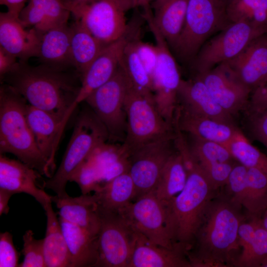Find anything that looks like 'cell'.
I'll use <instances>...</instances> for the list:
<instances>
[{"instance_id": "cell-11", "label": "cell", "mask_w": 267, "mask_h": 267, "mask_svg": "<svg viewBox=\"0 0 267 267\" xmlns=\"http://www.w3.org/2000/svg\"><path fill=\"white\" fill-rule=\"evenodd\" d=\"M175 136L146 143L128 152V172L134 184L135 200L155 188L165 164L177 151Z\"/></svg>"}, {"instance_id": "cell-28", "label": "cell", "mask_w": 267, "mask_h": 267, "mask_svg": "<svg viewBox=\"0 0 267 267\" xmlns=\"http://www.w3.org/2000/svg\"><path fill=\"white\" fill-rule=\"evenodd\" d=\"M70 61L80 79L106 44L93 36L79 21L70 25Z\"/></svg>"}, {"instance_id": "cell-6", "label": "cell", "mask_w": 267, "mask_h": 267, "mask_svg": "<svg viewBox=\"0 0 267 267\" xmlns=\"http://www.w3.org/2000/svg\"><path fill=\"white\" fill-rule=\"evenodd\" d=\"M231 23L223 0H188L184 26L173 50L191 62L203 44Z\"/></svg>"}, {"instance_id": "cell-27", "label": "cell", "mask_w": 267, "mask_h": 267, "mask_svg": "<svg viewBox=\"0 0 267 267\" xmlns=\"http://www.w3.org/2000/svg\"><path fill=\"white\" fill-rule=\"evenodd\" d=\"M71 30L65 24L43 33L37 57L42 64L62 69L71 66Z\"/></svg>"}, {"instance_id": "cell-37", "label": "cell", "mask_w": 267, "mask_h": 267, "mask_svg": "<svg viewBox=\"0 0 267 267\" xmlns=\"http://www.w3.org/2000/svg\"><path fill=\"white\" fill-rule=\"evenodd\" d=\"M189 137V141L187 140L189 149L199 165L233 162L235 160L228 148L224 145L191 135Z\"/></svg>"}, {"instance_id": "cell-46", "label": "cell", "mask_w": 267, "mask_h": 267, "mask_svg": "<svg viewBox=\"0 0 267 267\" xmlns=\"http://www.w3.org/2000/svg\"><path fill=\"white\" fill-rule=\"evenodd\" d=\"M267 107V78L251 93L246 109L256 110Z\"/></svg>"}, {"instance_id": "cell-50", "label": "cell", "mask_w": 267, "mask_h": 267, "mask_svg": "<svg viewBox=\"0 0 267 267\" xmlns=\"http://www.w3.org/2000/svg\"><path fill=\"white\" fill-rule=\"evenodd\" d=\"M13 194L5 190L0 189V215L7 214L9 210L8 202Z\"/></svg>"}, {"instance_id": "cell-8", "label": "cell", "mask_w": 267, "mask_h": 267, "mask_svg": "<svg viewBox=\"0 0 267 267\" xmlns=\"http://www.w3.org/2000/svg\"><path fill=\"white\" fill-rule=\"evenodd\" d=\"M143 16L154 37L158 51L157 66L151 79L154 103L165 120L173 125L182 79L170 46L154 22L151 10H144Z\"/></svg>"}, {"instance_id": "cell-23", "label": "cell", "mask_w": 267, "mask_h": 267, "mask_svg": "<svg viewBox=\"0 0 267 267\" xmlns=\"http://www.w3.org/2000/svg\"><path fill=\"white\" fill-rule=\"evenodd\" d=\"M59 209V218L79 226L94 236H98L101 218L98 205L93 195L82 194L72 197L67 195L52 197Z\"/></svg>"}, {"instance_id": "cell-38", "label": "cell", "mask_w": 267, "mask_h": 267, "mask_svg": "<svg viewBox=\"0 0 267 267\" xmlns=\"http://www.w3.org/2000/svg\"><path fill=\"white\" fill-rule=\"evenodd\" d=\"M260 219L257 220L252 242L241 252L235 267H260L261 262L267 256V230L262 225Z\"/></svg>"}, {"instance_id": "cell-47", "label": "cell", "mask_w": 267, "mask_h": 267, "mask_svg": "<svg viewBox=\"0 0 267 267\" xmlns=\"http://www.w3.org/2000/svg\"><path fill=\"white\" fill-rule=\"evenodd\" d=\"M17 58L0 47V80L17 65Z\"/></svg>"}, {"instance_id": "cell-12", "label": "cell", "mask_w": 267, "mask_h": 267, "mask_svg": "<svg viewBox=\"0 0 267 267\" xmlns=\"http://www.w3.org/2000/svg\"><path fill=\"white\" fill-rule=\"evenodd\" d=\"M99 211L101 226L96 267H128L134 244L135 230L119 214L99 208Z\"/></svg>"}, {"instance_id": "cell-25", "label": "cell", "mask_w": 267, "mask_h": 267, "mask_svg": "<svg viewBox=\"0 0 267 267\" xmlns=\"http://www.w3.org/2000/svg\"><path fill=\"white\" fill-rule=\"evenodd\" d=\"M70 14L62 0H29L19 18L25 27H32L42 34L67 24Z\"/></svg>"}, {"instance_id": "cell-24", "label": "cell", "mask_w": 267, "mask_h": 267, "mask_svg": "<svg viewBox=\"0 0 267 267\" xmlns=\"http://www.w3.org/2000/svg\"><path fill=\"white\" fill-rule=\"evenodd\" d=\"M128 267H192L187 255L178 248L169 249L150 243L138 232Z\"/></svg>"}, {"instance_id": "cell-3", "label": "cell", "mask_w": 267, "mask_h": 267, "mask_svg": "<svg viewBox=\"0 0 267 267\" xmlns=\"http://www.w3.org/2000/svg\"><path fill=\"white\" fill-rule=\"evenodd\" d=\"M186 173L183 189L164 205L169 236L174 246L188 255L217 190L212 187L199 164Z\"/></svg>"}, {"instance_id": "cell-43", "label": "cell", "mask_w": 267, "mask_h": 267, "mask_svg": "<svg viewBox=\"0 0 267 267\" xmlns=\"http://www.w3.org/2000/svg\"><path fill=\"white\" fill-rule=\"evenodd\" d=\"M245 111L251 135L267 148V107L256 110Z\"/></svg>"}, {"instance_id": "cell-2", "label": "cell", "mask_w": 267, "mask_h": 267, "mask_svg": "<svg viewBox=\"0 0 267 267\" xmlns=\"http://www.w3.org/2000/svg\"><path fill=\"white\" fill-rule=\"evenodd\" d=\"M240 209L225 197L211 202L197 233L192 267H235L241 254L238 229L245 219Z\"/></svg>"}, {"instance_id": "cell-29", "label": "cell", "mask_w": 267, "mask_h": 267, "mask_svg": "<svg viewBox=\"0 0 267 267\" xmlns=\"http://www.w3.org/2000/svg\"><path fill=\"white\" fill-rule=\"evenodd\" d=\"M188 2V0H159L153 2V20L172 49L183 29Z\"/></svg>"}, {"instance_id": "cell-32", "label": "cell", "mask_w": 267, "mask_h": 267, "mask_svg": "<svg viewBox=\"0 0 267 267\" xmlns=\"http://www.w3.org/2000/svg\"><path fill=\"white\" fill-rule=\"evenodd\" d=\"M186 180L187 173L181 156L177 149L165 164L153 191L165 205L183 189Z\"/></svg>"}, {"instance_id": "cell-7", "label": "cell", "mask_w": 267, "mask_h": 267, "mask_svg": "<svg viewBox=\"0 0 267 267\" xmlns=\"http://www.w3.org/2000/svg\"><path fill=\"white\" fill-rule=\"evenodd\" d=\"M128 83L124 104L127 131L122 143L127 151L174 136V125L167 122L162 117L154 100L136 90L129 81Z\"/></svg>"}, {"instance_id": "cell-45", "label": "cell", "mask_w": 267, "mask_h": 267, "mask_svg": "<svg viewBox=\"0 0 267 267\" xmlns=\"http://www.w3.org/2000/svg\"><path fill=\"white\" fill-rule=\"evenodd\" d=\"M19 254L15 248L12 234L7 232L0 234V267H19Z\"/></svg>"}, {"instance_id": "cell-44", "label": "cell", "mask_w": 267, "mask_h": 267, "mask_svg": "<svg viewBox=\"0 0 267 267\" xmlns=\"http://www.w3.org/2000/svg\"><path fill=\"white\" fill-rule=\"evenodd\" d=\"M137 34L134 38L135 48L141 61L151 79L158 61L157 49L155 45L141 41L138 38Z\"/></svg>"}, {"instance_id": "cell-20", "label": "cell", "mask_w": 267, "mask_h": 267, "mask_svg": "<svg viewBox=\"0 0 267 267\" xmlns=\"http://www.w3.org/2000/svg\"><path fill=\"white\" fill-rule=\"evenodd\" d=\"M41 35L34 28L26 29L18 16L8 11L0 13V47L19 61L37 57Z\"/></svg>"}, {"instance_id": "cell-31", "label": "cell", "mask_w": 267, "mask_h": 267, "mask_svg": "<svg viewBox=\"0 0 267 267\" xmlns=\"http://www.w3.org/2000/svg\"><path fill=\"white\" fill-rule=\"evenodd\" d=\"M46 226L44 239V252L46 267H71L70 255L59 218L51 202L44 207Z\"/></svg>"}, {"instance_id": "cell-51", "label": "cell", "mask_w": 267, "mask_h": 267, "mask_svg": "<svg viewBox=\"0 0 267 267\" xmlns=\"http://www.w3.org/2000/svg\"><path fill=\"white\" fill-rule=\"evenodd\" d=\"M66 6L69 8V7L88 4L98 0H62Z\"/></svg>"}, {"instance_id": "cell-30", "label": "cell", "mask_w": 267, "mask_h": 267, "mask_svg": "<svg viewBox=\"0 0 267 267\" xmlns=\"http://www.w3.org/2000/svg\"><path fill=\"white\" fill-rule=\"evenodd\" d=\"M94 195L100 209L120 214L135 198V188L127 171L102 184Z\"/></svg>"}, {"instance_id": "cell-35", "label": "cell", "mask_w": 267, "mask_h": 267, "mask_svg": "<svg viewBox=\"0 0 267 267\" xmlns=\"http://www.w3.org/2000/svg\"><path fill=\"white\" fill-rule=\"evenodd\" d=\"M226 13L230 23L244 22L267 30V0H230Z\"/></svg>"}, {"instance_id": "cell-14", "label": "cell", "mask_w": 267, "mask_h": 267, "mask_svg": "<svg viewBox=\"0 0 267 267\" xmlns=\"http://www.w3.org/2000/svg\"><path fill=\"white\" fill-rule=\"evenodd\" d=\"M119 214L150 243L169 249L176 248L166 228L165 206L153 191L131 202Z\"/></svg>"}, {"instance_id": "cell-22", "label": "cell", "mask_w": 267, "mask_h": 267, "mask_svg": "<svg viewBox=\"0 0 267 267\" xmlns=\"http://www.w3.org/2000/svg\"><path fill=\"white\" fill-rule=\"evenodd\" d=\"M178 94V105L199 115L234 125L233 116L218 104L199 79H181Z\"/></svg>"}, {"instance_id": "cell-18", "label": "cell", "mask_w": 267, "mask_h": 267, "mask_svg": "<svg viewBox=\"0 0 267 267\" xmlns=\"http://www.w3.org/2000/svg\"><path fill=\"white\" fill-rule=\"evenodd\" d=\"M37 170L21 161L10 159L0 154V189L13 194L25 193L33 197L44 207L52 202V197L38 184L41 178Z\"/></svg>"}, {"instance_id": "cell-17", "label": "cell", "mask_w": 267, "mask_h": 267, "mask_svg": "<svg viewBox=\"0 0 267 267\" xmlns=\"http://www.w3.org/2000/svg\"><path fill=\"white\" fill-rule=\"evenodd\" d=\"M222 63L252 92L267 78V33L253 40L234 58Z\"/></svg>"}, {"instance_id": "cell-49", "label": "cell", "mask_w": 267, "mask_h": 267, "mask_svg": "<svg viewBox=\"0 0 267 267\" xmlns=\"http://www.w3.org/2000/svg\"><path fill=\"white\" fill-rule=\"evenodd\" d=\"M126 11L139 7H144L149 5L150 3L159 0H120Z\"/></svg>"}, {"instance_id": "cell-52", "label": "cell", "mask_w": 267, "mask_h": 267, "mask_svg": "<svg viewBox=\"0 0 267 267\" xmlns=\"http://www.w3.org/2000/svg\"><path fill=\"white\" fill-rule=\"evenodd\" d=\"M260 222L263 226L267 230V209L262 216Z\"/></svg>"}, {"instance_id": "cell-19", "label": "cell", "mask_w": 267, "mask_h": 267, "mask_svg": "<svg viewBox=\"0 0 267 267\" xmlns=\"http://www.w3.org/2000/svg\"><path fill=\"white\" fill-rule=\"evenodd\" d=\"M174 123L183 133L198 138L216 142L226 147L241 133L234 124L199 115L178 104Z\"/></svg>"}, {"instance_id": "cell-1", "label": "cell", "mask_w": 267, "mask_h": 267, "mask_svg": "<svg viewBox=\"0 0 267 267\" xmlns=\"http://www.w3.org/2000/svg\"><path fill=\"white\" fill-rule=\"evenodd\" d=\"M77 77L65 69L42 63L34 66L19 61L0 81L30 105L56 117L63 132L80 89Z\"/></svg>"}, {"instance_id": "cell-9", "label": "cell", "mask_w": 267, "mask_h": 267, "mask_svg": "<svg viewBox=\"0 0 267 267\" xmlns=\"http://www.w3.org/2000/svg\"><path fill=\"white\" fill-rule=\"evenodd\" d=\"M266 33L267 29L248 23H230L201 46L190 63L193 76L234 58L253 40Z\"/></svg>"}, {"instance_id": "cell-41", "label": "cell", "mask_w": 267, "mask_h": 267, "mask_svg": "<svg viewBox=\"0 0 267 267\" xmlns=\"http://www.w3.org/2000/svg\"><path fill=\"white\" fill-rule=\"evenodd\" d=\"M69 181H74L79 186L82 194L96 191L101 185V180L97 168L86 160L76 170Z\"/></svg>"}, {"instance_id": "cell-54", "label": "cell", "mask_w": 267, "mask_h": 267, "mask_svg": "<svg viewBox=\"0 0 267 267\" xmlns=\"http://www.w3.org/2000/svg\"><path fill=\"white\" fill-rule=\"evenodd\" d=\"M225 3L226 4L227 3V2H228L229 1H230V0H223Z\"/></svg>"}, {"instance_id": "cell-15", "label": "cell", "mask_w": 267, "mask_h": 267, "mask_svg": "<svg viewBox=\"0 0 267 267\" xmlns=\"http://www.w3.org/2000/svg\"><path fill=\"white\" fill-rule=\"evenodd\" d=\"M193 77L201 80L218 104L231 116L247 106L251 91L235 78L223 63Z\"/></svg>"}, {"instance_id": "cell-33", "label": "cell", "mask_w": 267, "mask_h": 267, "mask_svg": "<svg viewBox=\"0 0 267 267\" xmlns=\"http://www.w3.org/2000/svg\"><path fill=\"white\" fill-rule=\"evenodd\" d=\"M132 31V29L120 64L131 85L138 91L154 100L152 80L139 57L134 44V38L137 32Z\"/></svg>"}, {"instance_id": "cell-48", "label": "cell", "mask_w": 267, "mask_h": 267, "mask_svg": "<svg viewBox=\"0 0 267 267\" xmlns=\"http://www.w3.org/2000/svg\"><path fill=\"white\" fill-rule=\"evenodd\" d=\"M29 0H0V4L6 7L8 12L16 16L19 14Z\"/></svg>"}, {"instance_id": "cell-39", "label": "cell", "mask_w": 267, "mask_h": 267, "mask_svg": "<svg viewBox=\"0 0 267 267\" xmlns=\"http://www.w3.org/2000/svg\"><path fill=\"white\" fill-rule=\"evenodd\" d=\"M247 185V167L239 163H235L225 185L226 188L225 197L240 209L243 207Z\"/></svg>"}, {"instance_id": "cell-42", "label": "cell", "mask_w": 267, "mask_h": 267, "mask_svg": "<svg viewBox=\"0 0 267 267\" xmlns=\"http://www.w3.org/2000/svg\"><path fill=\"white\" fill-rule=\"evenodd\" d=\"M235 163L233 162L200 164L204 175L216 190L225 186Z\"/></svg>"}, {"instance_id": "cell-34", "label": "cell", "mask_w": 267, "mask_h": 267, "mask_svg": "<svg viewBox=\"0 0 267 267\" xmlns=\"http://www.w3.org/2000/svg\"><path fill=\"white\" fill-rule=\"evenodd\" d=\"M247 180L243 207L247 218L260 219L267 209V177L257 169L247 168Z\"/></svg>"}, {"instance_id": "cell-53", "label": "cell", "mask_w": 267, "mask_h": 267, "mask_svg": "<svg viewBox=\"0 0 267 267\" xmlns=\"http://www.w3.org/2000/svg\"><path fill=\"white\" fill-rule=\"evenodd\" d=\"M260 267H267V256L261 262Z\"/></svg>"}, {"instance_id": "cell-13", "label": "cell", "mask_w": 267, "mask_h": 267, "mask_svg": "<svg viewBox=\"0 0 267 267\" xmlns=\"http://www.w3.org/2000/svg\"><path fill=\"white\" fill-rule=\"evenodd\" d=\"M68 9L75 20L106 44L118 40L128 31L126 11L120 0H98Z\"/></svg>"}, {"instance_id": "cell-5", "label": "cell", "mask_w": 267, "mask_h": 267, "mask_svg": "<svg viewBox=\"0 0 267 267\" xmlns=\"http://www.w3.org/2000/svg\"><path fill=\"white\" fill-rule=\"evenodd\" d=\"M109 139L105 128L90 107L82 109L59 166L44 181L43 188L51 189L59 197L68 195L66 186L73 174L97 147Z\"/></svg>"}, {"instance_id": "cell-21", "label": "cell", "mask_w": 267, "mask_h": 267, "mask_svg": "<svg viewBox=\"0 0 267 267\" xmlns=\"http://www.w3.org/2000/svg\"><path fill=\"white\" fill-rule=\"evenodd\" d=\"M26 115L37 147L52 176L55 169V156L63 133L61 121L52 114L28 103Z\"/></svg>"}, {"instance_id": "cell-4", "label": "cell", "mask_w": 267, "mask_h": 267, "mask_svg": "<svg viewBox=\"0 0 267 267\" xmlns=\"http://www.w3.org/2000/svg\"><path fill=\"white\" fill-rule=\"evenodd\" d=\"M27 102L10 87L0 88V152L20 161L50 178L52 175L39 150L26 115Z\"/></svg>"}, {"instance_id": "cell-26", "label": "cell", "mask_w": 267, "mask_h": 267, "mask_svg": "<svg viewBox=\"0 0 267 267\" xmlns=\"http://www.w3.org/2000/svg\"><path fill=\"white\" fill-rule=\"evenodd\" d=\"M59 220L67 243L71 267H96L98 236L59 217Z\"/></svg>"}, {"instance_id": "cell-36", "label": "cell", "mask_w": 267, "mask_h": 267, "mask_svg": "<svg viewBox=\"0 0 267 267\" xmlns=\"http://www.w3.org/2000/svg\"><path fill=\"white\" fill-rule=\"evenodd\" d=\"M227 147L238 163L247 168L257 169L267 177V156L253 146L242 132Z\"/></svg>"}, {"instance_id": "cell-16", "label": "cell", "mask_w": 267, "mask_h": 267, "mask_svg": "<svg viewBox=\"0 0 267 267\" xmlns=\"http://www.w3.org/2000/svg\"><path fill=\"white\" fill-rule=\"evenodd\" d=\"M130 29L129 27L123 37L107 45L82 76L79 93L71 108L72 113L77 106L84 102L92 92L106 83L115 74L131 36Z\"/></svg>"}, {"instance_id": "cell-40", "label": "cell", "mask_w": 267, "mask_h": 267, "mask_svg": "<svg viewBox=\"0 0 267 267\" xmlns=\"http://www.w3.org/2000/svg\"><path fill=\"white\" fill-rule=\"evenodd\" d=\"M22 253L24 260L18 267H46L44 239H36L31 230H27L23 236Z\"/></svg>"}, {"instance_id": "cell-10", "label": "cell", "mask_w": 267, "mask_h": 267, "mask_svg": "<svg viewBox=\"0 0 267 267\" xmlns=\"http://www.w3.org/2000/svg\"><path fill=\"white\" fill-rule=\"evenodd\" d=\"M128 85L126 75L120 64L114 76L85 101L105 128L109 139L123 143L127 131L124 104Z\"/></svg>"}]
</instances>
